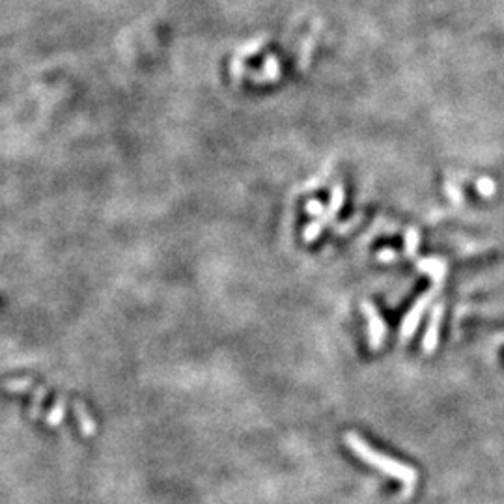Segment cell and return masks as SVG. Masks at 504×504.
<instances>
[{
	"label": "cell",
	"instance_id": "obj_1",
	"mask_svg": "<svg viewBox=\"0 0 504 504\" xmlns=\"http://www.w3.org/2000/svg\"><path fill=\"white\" fill-rule=\"evenodd\" d=\"M344 441H346V444L349 447V450L355 454L357 458H361L364 464L372 465V467H376L377 471H381L383 474H387L391 478L402 482V484L408 488V491H411L413 486L417 484L418 474L415 469L405 464H400V461H396V459L391 458V456H385V454L374 450L361 435L349 432L346 433Z\"/></svg>",
	"mask_w": 504,
	"mask_h": 504
},
{
	"label": "cell",
	"instance_id": "obj_2",
	"mask_svg": "<svg viewBox=\"0 0 504 504\" xmlns=\"http://www.w3.org/2000/svg\"><path fill=\"white\" fill-rule=\"evenodd\" d=\"M344 198H346L344 189H342V185H336L335 191H332V198H331V204H329V209H327L325 213L321 215L320 220H312V223L305 228V232H303L306 243H312V241L318 240V235L321 234V230L325 228L327 224L335 219L336 213L340 211L342 204H344Z\"/></svg>",
	"mask_w": 504,
	"mask_h": 504
},
{
	"label": "cell",
	"instance_id": "obj_3",
	"mask_svg": "<svg viewBox=\"0 0 504 504\" xmlns=\"http://www.w3.org/2000/svg\"><path fill=\"white\" fill-rule=\"evenodd\" d=\"M435 291H437V288H435V290L426 291L422 297H418V301L415 303V305H413V308L409 310V314L405 316V320L402 321L400 335H402L403 340H409V338L415 335V331L418 329V323H420L422 316L426 314V310L430 308V305H432L433 297H435Z\"/></svg>",
	"mask_w": 504,
	"mask_h": 504
},
{
	"label": "cell",
	"instance_id": "obj_4",
	"mask_svg": "<svg viewBox=\"0 0 504 504\" xmlns=\"http://www.w3.org/2000/svg\"><path fill=\"white\" fill-rule=\"evenodd\" d=\"M361 306L368 321V340H370V349H379V347L383 346V342H385V336H387L385 321H383V318L379 316L377 308L370 303V301H362Z\"/></svg>",
	"mask_w": 504,
	"mask_h": 504
},
{
	"label": "cell",
	"instance_id": "obj_5",
	"mask_svg": "<svg viewBox=\"0 0 504 504\" xmlns=\"http://www.w3.org/2000/svg\"><path fill=\"white\" fill-rule=\"evenodd\" d=\"M443 310L444 305L439 303V305L433 306L432 316H430L428 321V329L424 332V340H422V349L426 353H433L437 349L439 344V331H441V320H443Z\"/></svg>",
	"mask_w": 504,
	"mask_h": 504
},
{
	"label": "cell",
	"instance_id": "obj_6",
	"mask_svg": "<svg viewBox=\"0 0 504 504\" xmlns=\"http://www.w3.org/2000/svg\"><path fill=\"white\" fill-rule=\"evenodd\" d=\"M417 269L426 273L432 280H435V284H441L447 275V265H444L443 260L439 258H422V260L417 262Z\"/></svg>",
	"mask_w": 504,
	"mask_h": 504
},
{
	"label": "cell",
	"instance_id": "obj_7",
	"mask_svg": "<svg viewBox=\"0 0 504 504\" xmlns=\"http://www.w3.org/2000/svg\"><path fill=\"white\" fill-rule=\"evenodd\" d=\"M73 411H75V417H77V420H79V426H81L82 435H86V437H92V435H96V422H94V418L90 417L88 409L84 408V403L79 402V400H75V402H73Z\"/></svg>",
	"mask_w": 504,
	"mask_h": 504
},
{
	"label": "cell",
	"instance_id": "obj_8",
	"mask_svg": "<svg viewBox=\"0 0 504 504\" xmlns=\"http://www.w3.org/2000/svg\"><path fill=\"white\" fill-rule=\"evenodd\" d=\"M262 73H252L250 75V79L254 82H269V81H275V79H279L280 75V64L279 60H276L275 56H269L267 60H265L264 67L260 69Z\"/></svg>",
	"mask_w": 504,
	"mask_h": 504
},
{
	"label": "cell",
	"instance_id": "obj_9",
	"mask_svg": "<svg viewBox=\"0 0 504 504\" xmlns=\"http://www.w3.org/2000/svg\"><path fill=\"white\" fill-rule=\"evenodd\" d=\"M64 415H66V400L64 398H58L52 405V409L47 413L45 422L49 426H60L64 422Z\"/></svg>",
	"mask_w": 504,
	"mask_h": 504
},
{
	"label": "cell",
	"instance_id": "obj_10",
	"mask_svg": "<svg viewBox=\"0 0 504 504\" xmlns=\"http://www.w3.org/2000/svg\"><path fill=\"white\" fill-rule=\"evenodd\" d=\"M418 243H420V234H418V230L409 228L408 234H405V254H408L409 258L415 256Z\"/></svg>",
	"mask_w": 504,
	"mask_h": 504
},
{
	"label": "cell",
	"instance_id": "obj_11",
	"mask_svg": "<svg viewBox=\"0 0 504 504\" xmlns=\"http://www.w3.org/2000/svg\"><path fill=\"white\" fill-rule=\"evenodd\" d=\"M4 388L8 392H26L32 391V379L23 377V379H10L4 383Z\"/></svg>",
	"mask_w": 504,
	"mask_h": 504
},
{
	"label": "cell",
	"instance_id": "obj_12",
	"mask_svg": "<svg viewBox=\"0 0 504 504\" xmlns=\"http://www.w3.org/2000/svg\"><path fill=\"white\" fill-rule=\"evenodd\" d=\"M476 189H478V193L482 194V196L489 198V196H493L495 191H497V185H495L493 179L480 178L478 181H476Z\"/></svg>",
	"mask_w": 504,
	"mask_h": 504
},
{
	"label": "cell",
	"instance_id": "obj_13",
	"mask_svg": "<svg viewBox=\"0 0 504 504\" xmlns=\"http://www.w3.org/2000/svg\"><path fill=\"white\" fill-rule=\"evenodd\" d=\"M306 211L310 215H323L325 213V208H323V204H321L320 200H310L308 204H306Z\"/></svg>",
	"mask_w": 504,
	"mask_h": 504
},
{
	"label": "cell",
	"instance_id": "obj_14",
	"mask_svg": "<svg viewBox=\"0 0 504 504\" xmlns=\"http://www.w3.org/2000/svg\"><path fill=\"white\" fill-rule=\"evenodd\" d=\"M394 258H396V254H394V252H392V250L391 249H385V250H383V252H379V260H381V262H387V260H394Z\"/></svg>",
	"mask_w": 504,
	"mask_h": 504
},
{
	"label": "cell",
	"instance_id": "obj_15",
	"mask_svg": "<svg viewBox=\"0 0 504 504\" xmlns=\"http://www.w3.org/2000/svg\"><path fill=\"white\" fill-rule=\"evenodd\" d=\"M43 396H47V388H38L36 391V403H41L43 402Z\"/></svg>",
	"mask_w": 504,
	"mask_h": 504
}]
</instances>
